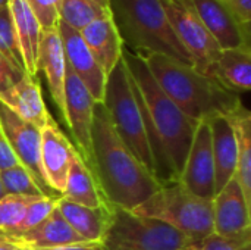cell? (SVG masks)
<instances>
[{
    "instance_id": "6da1fadb",
    "label": "cell",
    "mask_w": 251,
    "mask_h": 250,
    "mask_svg": "<svg viewBox=\"0 0 251 250\" xmlns=\"http://www.w3.org/2000/svg\"><path fill=\"white\" fill-rule=\"evenodd\" d=\"M90 171L104 200L134 211L162 186L121 141L103 103L94 105Z\"/></svg>"
},
{
    "instance_id": "7a4b0ae2",
    "label": "cell",
    "mask_w": 251,
    "mask_h": 250,
    "mask_svg": "<svg viewBox=\"0 0 251 250\" xmlns=\"http://www.w3.org/2000/svg\"><path fill=\"white\" fill-rule=\"evenodd\" d=\"M144 60L166 96L196 122L218 115L228 116L243 105L240 93L193 66L165 55H149Z\"/></svg>"
},
{
    "instance_id": "3957f363",
    "label": "cell",
    "mask_w": 251,
    "mask_h": 250,
    "mask_svg": "<svg viewBox=\"0 0 251 250\" xmlns=\"http://www.w3.org/2000/svg\"><path fill=\"white\" fill-rule=\"evenodd\" d=\"M109 10L125 49L146 57L165 55L193 66V59L175 35L160 0H109Z\"/></svg>"
},
{
    "instance_id": "277c9868",
    "label": "cell",
    "mask_w": 251,
    "mask_h": 250,
    "mask_svg": "<svg viewBox=\"0 0 251 250\" xmlns=\"http://www.w3.org/2000/svg\"><path fill=\"white\" fill-rule=\"evenodd\" d=\"M122 59L138 88L146 115L154 127L179 180V174L182 171L199 122L190 119L169 99V96H166L151 75L144 57L134 55L124 47Z\"/></svg>"
},
{
    "instance_id": "5b68a950",
    "label": "cell",
    "mask_w": 251,
    "mask_h": 250,
    "mask_svg": "<svg viewBox=\"0 0 251 250\" xmlns=\"http://www.w3.org/2000/svg\"><path fill=\"white\" fill-rule=\"evenodd\" d=\"M101 103L107 109L115 133L121 141L154 177V162L146 134L143 111L134 91L132 78L122 57L106 77Z\"/></svg>"
},
{
    "instance_id": "8992f818",
    "label": "cell",
    "mask_w": 251,
    "mask_h": 250,
    "mask_svg": "<svg viewBox=\"0 0 251 250\" xmlns=\"http://www.w3.org/2000/svg\"><path fill=\"white\" fill-rule=\"evenodd\" d=\"M132 212L163 221L200 243L215 233L213 200L188 192L179 181L162 186Z\"/></svg>"
},
{
    "instance_id": "52a82bcc",
    "label": "cell",
    "mask_w": 251,
    "mask_h": 250,
    "mask_svg": "<svg viewBox=\"0 0 251 250\" xmlns=\"http://www.w3.org/2000/svg\"><path fill=\"white\" fill-rule=\"evenodd\" d=\"M109 206V224L101 240L106 250H185L194 243L163 221Z\"/></svg>"
},
{
    "instance_id": "ba28073f",
    "label": "cell",
    "mask_w": 251,
    "mask_h": 250,
    "mask_svg": "<svg viewBox=\"0 0 251 250\" xmlns=\"http://www.w3.org/2000/svg\"><path fill=\"white\" fill-rule=\"evenodd\" d=\"M160 1L175 35L193 59V68L209 75L222 49L204 27L191 0Z\"/></svg>"
},
{
    "instance_id": "9c48e42d",
    "label": "cell",
    "mask_w": 251,
    "mask_h": 250,
    "mask_svg": "<svg viewBox=\"0 0 251 250\" xmlns=\"http://www.w3.org/2000/svg\"><path fill=\"white\" fill-rule=\"evenodd\" d=\"M0 127L19 164L32 175L46 197H62L54 192L41 167V130L24 121L0 100Z\"/></svg>"
},
{
    "instance_id": "30bf717a",
    "label": "cell",
    "mask_w": 251,
    "mask_h": 250,
    "mask_svg": "<svg viewBox=\"0 0 251 250\" xmlns=\"http://www.w3.org/2000/svg\"><path fill=\"white\" fill-rule=\"evenodd\" d=\"M87 87L66 63L65 74V115L63 119L72 134L75 149L90 169L91 165V127L94 105ZM72 143V144H74Z\"/></svg>"
},
{
    "instance_id": "8fae6325",
    "label": "cell",
    "mask_w": 251,
    "mask_h": 250,
    "mask_svg": "<svg viewBox=\"0 0 251 250\" xmlns=\"http://www.w3.org/2000/svg\"><path fill=\"white\" fill-rule=\"evenodd\" d=\"M178 181L201 199L213 200L216 196L212 136L207 119L200 121L196 128Z\"/></svg>"
},
{
    "instance_id": "7c38bea8",
    "label": "cell",
    "mask_w": 251,
    "mask_h": 250,
    "mask_svg": "<svg viewBox=\"0 0 251 250\" xmlns=\"http://www.w3.org/2000/svg\"><path fill=\"white\" fill-rule=\"evenodd\" d=\"M57 32L62 41L66 63L76 74V77L82 81V84L87 87L93 99L97 103H101L104 97V87H106L107 75L103 72V69L100 68V65L91 55L79 31L59 21Z\"/></svg>"
},
{
    "instance_id": "4fadbf2b",
    "label": "cell",
    "mask_w": 251,
    "mask_h": 250,
    "mask_svg": "<svg viewBox=\"0 0 251 250\" xmlns=\"http://www.w3.org/2000/svg\"><path fill=\"white\" fill-rule=\"evenodd\" d=\"M191 3L222 50L250 47V25L243 24L224 0H191Z\"/></svg>"
},
{
    "instance_id": "5bb4252c",
    "label": "cell",
    "mask_w": 251,
    "mask_h": 250,
    "mask_svg": "<svg viewBox=\"0 0 251 250\" xmlns=\"http://www.w3.org/2000/svg\"><path fill=\"white\" fill-rule=\"evenodd\" d=\"M213 230L225 239L251 233V205L235 177L213 199Z\"/></svg>"
},
{
    "instance_id": "9a60e30c",
    "label": "cell",
    "mask_w": 251,
    "mask_h": 250,
    "mask_svg": "<svg viewBox=\"0 0 251 250\" xmlns=\"http://www.w3.org/2000/svg\"><path fill=\"white\" fill-rule=\"evenodd\" d=\"M75 155L72 141L50 119L41 128V167L49 186L60 196L65 190L66 177Z\"/></svg>"
},
{
    "instance_id": "2e32d148",
    "label": "cell",
    "mask_w": 251,
    "mask_h": 250,
    "mask_svg": "<svg viewBox=\"0 0 251 250\" xmlns=\"http://www.w3.org/2000/svg\"><path fill=\"white\" fill-rule=\"evenodd\" d=\"M38 71L44 72L47 80L50 96L59 111L65 115V74H66V59L62 47V41L57 28L43 31L40 47H38Z\"/></svg>"
},
{
    "instance_id": "e0dca14e",
    "label": "cell",
    "mask_w": 251,
    "mask_h": 250,
    "mask_svg": "<svg viewBox=\"0 0 251 250\" xmlns=\"http://www.w3.org/2000/svg\"><path fill=\"white\" fill-rule=\"evenodd\" d=\"M212 136L215 162V190H222L237 172V137L228 116L218 115L207 119Z\"/></svg>"
},
{
    "instance_id": "ac0fdd59",
    "label": "cell",
    "mask_w": 251,
    "mask_h": 250,
    "mask_svg": "<svg viewBox=\"0 0 251 250\" xmlns=\"http://www.w3.org/2000/svg\"><path fill=\"white\" fill-rule=\"evenodd\" d=\"M0 100L19 118L35 125L37 128H43L51 119L38 81L28 74L18 81L12 88L0 96Z\"/></svg>"
},
{
    "instance_id": "d6986e66",
    "label": "cell",
    "mask_w": 251,
    "mask_h": 250,
    "mask_svg": "<svg viewBox=\"0 0 251 250\" xmlns=\"http://www.w3.org/2000/svg\"><path fill=\"white\" fill-rule=\"evenodd\" d=\"M91 55L107 75L122 57V40L116 31L112 16L100 18L79 31Z\"/></svg>"
},
{
    "instance_id": "ffe728a7",
    "label": "cell",
    "mask_w": 251,
    "mask_h": 250,
    "mask_svg": "<svg viewBox=\"0 0 251 250\" xmlns=\"http://www.w3.org/2000/svg\"><path fill=\"white\" fill-rule=\"evenodd\" d=\"M12 242L32 250L56 249L63 246H71L85 242L79 234H76L72 227L66 222L63 215L56 208L47 220H44L35 228L19 234L12 239Z\"/></svg>"
},
{
    "instance_id": "44dd1931",
    "label": "cell",
    "mask_w": 251,
    "mask_h": 250,
    "mask_svg": "<svg viewBox=\"0 0 251 250\" xmlns=\"http://www.w3.org/2000/svg\"><path fill=\"white\" fill-rule=\"evenodd\" d=\"M7 6L19 41L25 71L29 77L35 78L38 72L37 60L43 29L25 0H7Z\"/></svg>"
},
{
    "instance_id": "7402d4cb",
    "label": "cell",
    "mask_w": 251,
    "mask_h": 250,
    "mask_svg": "<svg viewBox=\"0 0 251 250\" xmlns=\"http://www.w3.org/2000/svg\"><path fill=\"white\" fill-rule=\"evenodd\" d=\"M209 77L235 93L251 88V47H238L222 50L213 63Z\"/></svg>"
},
{
    "instance_id": "603a6c76",
    "label": "cell",
    "mask_w": 251,
    "mask_h": 250,
    "mask_svg": "<svg viewBox=\"0 0 251 250\" xmlns=\"http://www.w3.org/2000/svg\"><path fill=\"white\" fill-rule=\"evenodd\" d=\"M57 209L72 230L85 242L103 240L110 217L109 205L104 208H88L60 197L57 200Z\"/></svg>"
},
{
    "instance_id": "cb8c5ba5",
    "label": "cell",
    "mask_w": 251,
    "mask_h": 250,
    "mask_svg": "<svg viewBox=\"0 0 251 250\" xmlns=\"http://www.w3.org/2000/svg\"><path fill=\"white\" fill-rule=\"evenodd\" d=\"M62 197L88 208H104L109 205L101 196L91 171L88 169L76 149L66 177V184Z\"/></svg>"
},
{
    "instance_id": "d4e9b609",
    "label": "cell",
    "mask_w": 251,
    "mask_h": 250,
    "mask_svg": "<svg viewBox=\"0 0 251 250\" xmlns=\"http://www.w3.org/2000/svg\"><path fill=\"white\" fill-rule=\"evenodd\" d=\"M237 137V172L244 197L251 205V115L244 103L228 115Z\"/></svg>"
},
{
    "instance_id": "484cf974",
    "label": "cell",
    "mask_w": 251,
    "mask_h": 250,
    "mask_svg": "<svg viewBox=\"0 0 251 250\" xmlns=\"http://www.w3.org/2000/svg\"><path fill=\"white\" fill-rule=\"evenodd\" d=\"M106 16H110V10L90 0H62L59 6V21L76 31Z\"/></svg>"
},
{
    "instance_id": "4316f807",
    "label": "cell",
    "mask_w": 251,
    "mask_h": 250,
    "mask_svg": "<svg viewBox=\"0 0 251 250\" xmlns=\"http://www.w3.org/2000/svg\"><path fill=\"white\" fill-rule=\"evenodd\" d=\"M0 181L6 194L28 196V197H46L32 178V175L19 164L0 172Z\"/></svg>"
},
{
    "instance_id": "83f0119b",
    "label": "cell",
    "mask_w": 251,
    "mask_h": 250,
    "mask_svg": "<svg viewBox=\"0 0 251 250\" xmlns=\"http://www.w3.org/2000/svg\"><path fill=\"white\" fill-rule=\"evenodd\" d=\"M37 199L40 197L6 194L0 200V231L6 236V239L16 231L26 212V208Z\"/></svg>"
},
{
    "instance_id": "f1b7e54d",
    "label": "cell",
    "mask_w": 251,
    "mask_h": 250,
    "mask_svg": "<svg viewBox=\"0 0 251 250\" xmlns=\"http://www.w3.org/2000/svg\"><path fill=\"white\" fill-rule=\"evenodd\" d=\"M0 53L4 55L18 69L26 74L15 25L7 4L0 7Z\"/></svg>"
},
{
    "instance_id": "f546056e",
    "label": "cell",
    "mask_w": 251,
    "mask_h": 250,
    "mask_svg": "<svg viewBox=\"0 0 251 250\" xmlns=\"http://www.w3.org/2000/svg\"><path fill=\"white\" fill-rule=\"evenodd\" d=\"M59 199H54V197H40V199L34 200L26 208V212H25V215H24L19 227L16 228V231L12 236H9V240H12L13 237H16L19 234H24V233L35 228L44 220H47L49 215L57 208V200Z\"/></svg>"
},
{
    "instance_id": "4dcf8cb0",
    "label": "cell",
    "mask_w": 251,
    "mask_h": 250,
    "mask_svg": "<svg viewBox=\"0 0 251 250\" xmlns=\"http://www.w3.org/2000/svg\"><path fill=\"white\" fill-rule=\"evenodd\" d=\"M35 15L43 31L57 28L59 6L62 0H25Z\"/></svg>"
},
{
    "instance_id": "1f68e13d",
    "label": "cell",
    "mask_w": 251,
    "mask_h": 250,
    "mask_svg": "<svg viewBox=\"0 0 251 250\" xmlns=\"http://www.w3.org/2000/svg\"><path fill=\"white\" fill-rule=\"evenodd\" d=\"M197 245L201 250H251V233L229 239L212 234Z\"/></svg>"
},
{
    "instance_id": "d6a6232c",
    "label": "cell",
    "mask_w": 251,
    "mask_h": 250,
    "mask_svg": "<svg viewBox=\"0 0 251 250\" xmlns=\"http://www.w3.org/2000/svg\"><path fill=\"white\" fill-rule=\"evenodd\" d=\"M26 74L18 69L4 55L0 53V96L21 81Z\"/></svg>"
},
{
    "instance_id": "836d02e7",
    "label": "cell",
    "mask_w": 251,
    "mask_h": 250,
    "mask_svg": "<svg viewBox=\"0 0 251 250\" xmlns=\"http://www.w3.org/2000/svg\"><path fill=\"white\" fill-rule=\"evenodd\" d=\"M19 165V161L16 159L1 127H0V172L4 169H9L12 167Z\"/></svg>"
},
{
    "instance_id": "e575fe53",
    "label": "cell",
    "mask_w": 251,
    "mask_h": 250,
    "mask_svg": "<svg viewBox=\"0 0 251 250\" xmlns=\"http://www.w3.org/2000/svg\"><path fill=\"white\" fill-rule=\"evenodd\" d=\"M234 15L246 25H250L251 21V0H224Z\"/></svg>"
},
{
    "instance_id": "d590c367",
    "label": "cell",
    "mask_w": 251,
    "mask_h": 250,
    "mask_svg": "<svg viewBox=\"0 0 251 250\" xmlns=\"http://www.w3.org/2000/svg\"><path fill=\"white\" fill-rule=\"evenodd\" d=\"M44 250H106V248L101 242H82V243H76V245H71V246Z\"/></svg>"
},
{
    "instance_id": "8d00e7d4",
    "label": "cell",
    "mask_w": 251,
    "mask_h": 250,
    "mask_svg": "<svg viewBox=\"0 0 251 250\" xmlns=\"http://www.w3.org/2000/svg\"><path fill=\"white\" fill-rule=\"evenodd\" d=\"M0 250H25V248L6 237H0Z\"/></svg>"
},
{
    "instance_id": "74e56055",
    "label": "cell",
    "mask_w": 251,
    "mask_h": 250,
    "mask_svg": "<svg viewBox=\"0 0 251 250\" xmlns=\"http://www.w3.org/2000/svg\"><path fill=\"white\" fill-rule=\"evenodd\" d=\"M90 1L96 3V4H97V6H100V7H106V9H109V0H90Z\"/></svg>"
},
{
    "instance_id": "f35d334b",
    "label": "cell",
    "mask_w": 251,
    "mask_h": 250,
    "mask_svg": "<svg viewBox=\"0 0 251 250\" xmlns=\"http://www.w3.org/2000/svg\"><path fill=\"white\" fill-rule=\"evenodd\" d=\"M185 250H201V249H200V246H199L197 243H193L191 246H188Z\"/></svg>"
},
{
    "instance_id": "ab89813d",
    "label": "cell",
    "mask_w": 251,
    "mask_h": 250,
    "mask_svg": "<svg viewBox=\"0 0 251 250\" xmlns=\"http://www.w3.org/2000/svg\"><path fill=\"white\" fill-rule=\"evenodd\" d=\"M4 196H6V193H4V189H3V186H1V181H0V200H1Z\"/></svg>"
},
{
    "instance_id": "60d3db41",
    "label": "cell",
    "mask_w": 251,
    "mask_h": 250,
    "mask_svg": "<svg viewBox=\"0 0 251 250\" xmlns=\"http://www.w3.org/2000/svg\"><path fill=\"white\" fill-rule=\"evenodd\" d=\"M6 4H7V0H0V7H3Z\"/></svg>"
},
{
    "instance_id": "b9f144b4",
    "label": "cell",
    "mask_w": 251,
    "mask_h": 250,
    "mask_svg": "<svg viewBox=\"0 0 251 250\" xmlns=\"http://www.w3.org/2000/svg\"><path fill=\"white\" fill-rule=\"evenodd\" d=\"M0 237H6V236H4V234H3V233L0 231Z\"/></svg>"
},
{
    "instance_id": "7bdbcfd3",
    "label": "cell",
    "mask_w": 251,
    "mask_h": 250,
    "mask_svg": "<svg viewBox=\"0 0 251 250\" xmlns=\"http://www.w3.org/2000/svg\"><path fill=\"white\" fill-rule=\"evenodd\" d=\"M22 248H24V246H22ZM25 250H32V249H28V248H25Z\"/></svg>"
}]
</instances>
